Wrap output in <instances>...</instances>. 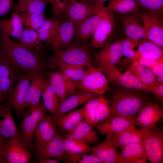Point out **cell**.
<instances>
[{
    "label": "cell",
    "mask_w": 163,
    "mask_h": 163,
    "mask_svg": "<svg viewBox=\"0 0 163 163\" xmlns=\"http://www.w3.org/2000/svg\"><path fill=\"white\" fill-rule=\"evenodd\" d=\"M163 117V108L160 104L152 101L148 102L135 118L134 124L145 131L148 130Z\"/></svg>",
    "instance_id": "obj_13"
},
{
    "label": "cell",
    "mask_w": 163,
    "mask_h": 163,
    "mask_svg": "<svg viewBox=\"0 0 163 163\" xmlns=\"http://www.w3.org/2000/svg\"><path fill=\"white\" fill-rule=\"evenodd\" d=\"M20 14L23 25L27 28L36 31L48 18L44 14L24 12Z\"/></svg>",
    "instance_id": "obj_40"
},
{
    "label": "cell",
    "mask_w": 163,
    "mask_h": 163,
    "mask_svg": "<svg viewBox=\"0 0 163 163\" xmlns=\"http://www.w3.org/2000/svg\"><path fill=\"white\" fill-rule=\"evenodd\" d=\"M151 128L145 131L137 128L133 124L126 129L113 134L112 139L117 147L126 145L142 142L147 139L151 133Z\"/></svg>",
    "instance_id": "obj_18"
},
{
    "label": "cell",
    "mask_w": 163,
    "mask_h": 163,
    "mask_svg": "<svg viewBox=\"0 0 163 163\" xmlns=\"http://www.w3.org/2000/svg\"><path fill=\"white\" fill-rule=\"evenodd\" d=\"M68 153L69 163H103L100 159L91 154Z\"/></svg>",
    "instance_id": "obj_46"
},
{
    "label": "cell",
    "mask_w": 163,
    "mask_h": 163,
    "mask_svg": "<svg viewBox=\"0 0 163 163\" xmlns=\"http://www.w3.org/2000/svg\"><path fill=\"white\" fill-rule=\"evenodd\" d=\"M22 0H18V2H20L21 1H22Z\"/></svg>",
    "instance_id": "obj_60"
},
{
    "label": "cell",
    "mask_w": 163,
    "mask_h": 163,
    "mask_svg": "<svg viewBox=\"0 0 163 163\" xmlns=\"http://www.w3.org/2000/svg\"><path fill=\"white\" fill-rule=\"evenodd\" d=\"M107 7L111 11L122 14L139 13V9L136 0H110Z\"/></svg>",
    "instance_id": "obj_38"
},
{
    "label": "cell",
    "mask_w": 163,
    "mask_h": 163,
    "mask_svg": "<svg viewBox=\"0 0 163 163\" xmlns=\"http://www.w3.org/2000/svg\"><path fill=\"white\" fill-rule=\"evenodd\" d=\"M0 52L26 73L43 72L47 67L40 53L27 49L0 32Z\"/></svg>",
    "instance_id": "obj_1"
},
{
    "label": "cell",
    "mask_w": 163,
    "mask_h": 163,
    "mask_svg": "<svg viewBox=\"0 0 163 163\" xmlns=\"http://www.w3.org/2000/svg\"><path fill=\"white\" fill-rule=\"evenodd\" d=\"M122 39H117L107 45L96 53L94 60L99 68L114 66L122 56L121 50Z\"/></svg>",
    "instance_id": "obj_15"
},
{
    "label": "cell",
    "mask_w": 163,
    "mask_h": 163,
    "mask_svg": "<svg viewBox=\"0 0 163 163\" xmlns=\"http://www.w3.org/2000/svg\"><path fill=\"white\" fill-rule=\"evenodd\" d=\"M4 97L0 94V107L2 105V101L4 100Z\"/></svg>",
    "instance_id": "obj_59"
},
{
    "label": "cell",
    "mask_w": 163,
    "mask_h": 163,
    "mask_svg": "<svg viewBox=\"0 0 163 163\" xmlns=\"http://www.w3.org/2000/svg\"><path fill=\"white\" fill-rule=\"evenodd\" d=\"M0 134L5 139L20 141L18 131L8 105L2 104L0 107Z\"/></svg>",
    "instance_id": "obj_25"
},
{
    "label": "cell",
    "mask_w": 163,
    "mask_h": 163,
    "mask_svg": "<svg viewBox=\"0 0 163 163\" xmlns=\"http://www.w3.org/2000/svg\"><path fill=\"white\" fill-rule=\"evenodd\" d=\"M41 95L45 108L50 113L54 114L59 106V103L55 89L48 79H46L44 83Z\"/></svg>",
    "instance_id": "obj_37"
},
{
    "label": "cell",
    "mask_w": 163,
    "mask_h": 163,
    "mask_svg": "<svg viewBox=\"0 0 163 163\" xmlns=\"http://www.w3.org/2000/svg\"><path fill=\"white\" fill-rule=\"evenodd\" d=\"M84 66L73 65H62L59 66L60 71L70 79L78 82L82 80L86 73Z\"/></svg>",
    "instance_id": "obj_41"
},
{
    "label": "cell",
    "mask_w": 163,
    "mask_h": 163,
    "mask_svg": "<svg viewBox=\"0 0 163 163\" xmlns=\"http://www.w3.org/2000/svg\"><path fill=\"white\" fill-rule=\"evenodd\" d=\"M5 163L2 149L0 148V163Z\"/></svg>",
    "instance_id": "obj_58"
},
{
    "label": "cell",
    "mask_w": 163,
    "mask_h": 163,
    "mask_svg": "<svg viewBox=\"0 0 163 163\" xmlns=\"http://www.w3.org/2000/svg\"><path fill=\"white\" fill-rule=\"evenodd\" d=\"M5 163H29L32 157L30 151L17 139L7 140L2 148Z\"/></svg>",
    "instance_id": "obj_14"
},
{
    "label": "cell",
    "mask_w": 163,
    "mask_h": 163,
    "mask_svg": "<svg viewBox=\"0 0 163 163\" xmlns=\"http://www.w3.org/2000/svg\"><path fill=\"white\" fill-rule=\"evenodd\" d=\"M100 68L108 80L117 86L140 91H151L152 85L143 83L128 70L122 74L114 66Z\"/></svg>",
    "instance_id": "obj_7"
},
{
    "label": "cell",
    "mask_w": 163,
    "mask_h": 163,
    "mask_svg": "<svg viewBox=\"0 0 163 163\" xmlns=\"http://www.w3.org/2000/svg\"><path fill=\"white\" fill-rule=\"evenodd\" d=\"M76 1V0H56V7L52 13V17L61 18L69 6Z\"/></svg>",
    "instance_id": "obj_47"
},
{
    "label": "cell",
    "mask_w": 163,
    "mask_h": 163,
    "mask_svg": "<svg viewBox=\"0 0 163 163\" xmlns=\"http://www.w3.org/2000/svg\"><path fill=\"white\" fill-rule=\"evenodd\" d=\"M137 42L138 51L135 59L139 56L150 59L163 58V48L146 39L137 40Z\"/></svg>",
    "instance_id": "obj_33"
},
{
    "label": "cell",
    "mask_w": 163,
    "mask_h": 163,
    "mask_svg": "<svg viewBox=\"0 0 163 163\" xmlns=\"http://www.w3.org/2000/svg\"><path fill=\"white\" fill-rule=\"evenodd\" d=\"M85 119L84 106L76 110L67 112L56 122L58 130L61 133H68L72 131L82 121Z\"/></svg>",
    "instance_id": "obj_28"
},
{
    "label": "cell",
    "mask_w": 163,
    "mask_h": 163,
    "mask_svg": "<svg viewBox=\"0 0 163 163\" xmlns=\"http://www.w3.org/2000/svg\"><path fill=\"white\" fill-rule=\"evenodd\" d=\"M7 140L4 139L0 134V148L2 149L3 145Z\"/></svg>",
    "instance_id": "obj_57"
},
{
    "label": "cell",
    "mask_w": 163,
    "mask_h": 163,
    "mask_svg": "<svg viewBox=\"0 0 163 163\" xmlns=\"http://www.w3.org/2000/svg\"><path fill=\"white\" fill-rule=\"evenodd\" d=\"M64 140L63 134L58 132L45 145L35 147L34 149L35 161L37 162L40 159L50 158L69 163L68 153L65 149Z\"/></svg>",
    "instance_id": "obj_8"
},
{
    "label": "cell",
    "mask_w": 163,
    "mask_h": 163,
    "mask_svg": "<svg viewBox=\"0 0 163 163\" xmlns=\"http://www.w3.org/2000/svg\"><path fill=\"white\" fill-rule=\"evenodd\" d=\"M47 0H22L14 6L13 12L20 14L24 12L44 14Z\"/></svg>",
    "instance_id": "obj_35"
},
{
    "label": "cell",
    "mask_w": 163,
    "mask_h": 163,
    "mask_svg": "<svg viewBox=\"0 0 163 163\" xmlns=\"http://www.w3.org/2000/svg\"><path fill=\"white\" fill-rule=\"evenodd\" d=\"M121 50L122 56L134 61L137 53V41L128 38L122 39Z\"/></svg>",
    "instance_id": "obj_44"
},
{
    "label": "cell",
    "mask_w": 163,
    "mask_h": 163,
    "mask_svg": "<svg viewBox=\"0 0 163 163\" xmlns=\"http://www.w3.org/2000/svg\"><path fill=\"white\" fill-rule=\"evenodd\" d=\"M116 31L114 15L113 11L107 8L101 22L91 38V47L95 49L103 48L113 41Z\"/></svg>",
    "instance_id": "obj_6"
},
{
    "label": "cell",
    "mask_w": 163,
    "mask_h": 163,
    "mask_svg": "<svg viewBox=\"0 0 163 163\" xmlns=\"http://www.w3.org/2000/svg\"><path fill=\"white\" fill-rule=\"evenodd\" d=\"M20 14L12 12L9 19L0 21V32L18 40L24 28Z\"/></svg>",
    "instance_id": "obj_29"
},
{
    "label": "cell",
    "mask_w": 163,
    "mask_h": 163,
    "mask_svg": "<svg viewBox=\"0 0 163 163\" xmlns=\"http://www.w3.org/2000/svg\"><path fill=\"white\" fill-rule=\"evenodd\" d=\"M76 25L66 18L61 22L56 35L48 45L53 51L66 49L71 43L76 30Z\"/></svg>",
    "instance_id": "obj_17"
},
{
    "label": "cell",
    "mask_w": 163,
    "mask_h": 163,
    "mask_svg": "<svg viewBox=\"0 0 163 163\" xmlns=\"http://www.w3.org/2000/svg\"><path fill=\"white\" fill-rule=\"evenodd\" d=\"M58 130L53 119L50 115L45 116L39 123L36 129L34 139V147L46 144L58 133Z\"/></svg>",
    "instance_id": "obj_23"
},
{
    "label": "cell",
    "mask_w": 163,
    "mask_h": 163,
    "mask_svg": "<svg viewBox=\"0 0 163 163\" xmlns=\"http://www.w3.org/2000/svg\"><path fill=\"white\" fill-rule=\"evenodd\" d=\"M145 141L126 145L119 148L121 163H135L144 154Z\"/></svg>",
    "instance_id": "obj_31"
},
{
    "label": "cell",
    "mask_w": 163,
    "mask_h": 163,
    "mask_svg": "<svg viewBox=\"0 0 163 163\" xmlns=\"http://www.w3.org/2000/svg\"><path fill=\"white\" fill-rule=\"evenodd\" d=\"M49 58L48 64L51 69L62 65H73L88 67L91 66L92 57L89 49L78 42L71 43L65 50H54Z\"/></svg>",
    "instance_id": "obj_3"
},
{
    "label": "cell",
    "mask_w": 163,
    "mask_h": 163,
    "mask_svg": "<svg viewBox=\"0 0 163 163\" xmlns=\"http://www.w3.org/2000/svg\"><path fill=\"white\" fill-rule=\"evenodd\" d=\"M98 94L81 91H75L59 104L53 119L55 122L63 115L87 102Z\"/></svg>",
    "instance_id": "obj_21"
},
{
    "label": "cell",
    "mask_w": 163,
    "mask_h": 163,
    "mask_svg": "<svg viewBox=\"0 0 163 163\" xmlns=\"http://www.w3.org/2000/svg\"><path fill=\"white\" fill-rule=\"evenodd\" d=\"M133 61L150 69L163 61V58L159 59H150L139 56L137 57Z\"/></svg>",
    "instance_id": "obj_48"
},
{
    "label": "cell",
    "mask_w": 163,
    "mask_h": 163,
    "mask_svg": "<svg viewBox=\"0 0 163 163\" xmlns=\"http://www.w3.org/2000/svg\"><path fill=\"white\" fill-rule=\"evenodd\" d=\"M13 2L14 0H0V18L11 11Z\"/></svg>",
    "instance_id": "obj_49"
},
{
    "label": "cell",
    "mask_w": 163,
    "mask_h": 163,
    "mask_svg": "<svg viewBox=\"0 0 163 163\" xmlns=\"http://www.w3.org/2000/svg\"><path fill=\"white\" fill-rule=\"evenodd\" d=\"M25 112L20 125V141L29 150L34 149V139L36 128L46 116V108L40 102L32 106Z\"/></svg>",
    "instance_id": "obj_4"
},
{
    "label": "cell",
    "mask_w": 163,
    "mask_h": 163,
    "mask_svg": "<svg viewBox=\"0 0 163 163\" xmlns=\"http://www.w3.org/2000/svg\"><path fill=\"white\" fill-rule=\"evenodd\" d=\"M77 2H82L89 4L98 5H102L104 3L110 0H76Z\"/></svg>",
    "instance_id": "obj_52"
},
{
    "label": "cell",
    "mask_w": 163,
    "mask_h": 163,
    "mask_svg": "<svg viewBox=\"0 0 163 163\" xmlns=\"http://www.w3.org/2000/svg\"><path fill=\"white\" fill-rule=\"evenodd\" d=\"M47 0L49 2V3H50L51 4L52 7V12H53L56 7V0Z\"/></svg>",
    "instance_id": "obj_56"
},
{
    "label": "cell",
    "mask_w": 163,
    "mask_h": 163,
    "mask_svg": "<svg viewBox=\"0 0 163 163\" xmlns=\"http://www.w3.org/2000/svg\"><path fill=\"white\" fill-rule=\"evenodd\" d=\"M107 8L104 6L100 12L77 24L73 39L78 40L85 42L91 38L101 22Z\"/></svg>",
    "instance_id": "obj_22"
},
{
    "label": "cell",
    "mask_w": 163,
    "mask_h": 163,
    "mask_svg": "<svg viewBox=\"0 0 163 163\" xmlns=\"http://www.w3.org/2000/svg\"><path fill=\"white\" fill-rule=\"evenodd\" d=\"M104 5L76 1L68 8L64 15L76 25L91 15L100 12Z\"/></svg>",
    "instance_id": "obj_19"
},
{
    "label": "cell",
    "mask_w": 163,
    "mask_h": 163,
    "mask_svg": "<svg viewBox=\"0 0 163 163\" xmlns=\"http://www.w3.org/2000/svg\"><path fill=\"white\" fill-rule=\"evenodd\" d=\"M163 14L142 11L139 13L145 39L163 47Z\"/></svg>",
    "instance_id": "obj_9"
},
{
    "label": "cell",
    "mask_w": 163,
    "mask_h": 163,
    "mask_svg": "<svg viewBox=\"0 0 163 163\" xmlns=\"http://www.w3.org/2000/svg\"><path fill=\"white\" fill-rule=\"evenodd\" d=\"M18 40L19 44L34 52L40 53L44 48L37 31L27 28H24Z\"/></svg>",
    "instance_id": "obj_30"
},
{
    "label": "cell",
    "mask_w": 163,
    "mask_h": 163,
    "mask_svg": "<svg viewBox=\"0 0 163 163\" xmlns=\"http://www.w3.org/2000/svg\"><path fill=\"white\" fill-rule=\"evenodd\" d=\"M110 117L109 101L103 97L101 96L95 109V125L107 119L110 118Z\"/></svg>",
    "instance_id": "obj_42"
},
{
    "label": "cell",
    "mask_w": 163,
    "mask_h": 163,
    "mask_svg": "<svg viewBox=\"0 0 163 163\" xmlns=\"http://www.w3.org/2000/svg\"><path fill=\"white\" fill-rule=\"evenodd\" d=\"M161 102L163 101V84L152 85L151 91Z\"/></svg>",
    "instance_id": "obj_50"
},
{
    "label": "cell",
    "mask_w": 163,
    "mask_h": 163,
    "mask_svg": "<svg viewBox=\"0 0 163 163\" xmlns=\"http://www.w3.org/2000/svg\"><path fill=\"white\" fill-rule=\"evenodd\" d=\"M101 96L98 95L91 98L84 105L85 120L93 127L94 124V112Z\"/></svg>",
    "instance_id": "obj_45"
},
{
    "label": "cell",
    "mask_w": 163,
    "mask_h": 163,
    "mask_svg": "<svg viewBox=\"0 0 163 163\" xmlns=\"http://www.w3.org/2000/svg\"><path fill=\"white\" fill-rule=\"evenodd\" d=\"M139 13L121 14L119 17L127 38L136 41L145 39Z\"/></svg>",
    "instance_id": "obj_26"
},
{
    "label": "cell",
    "mask_w": 163,
    "mask_h": 163,
    "mask_svg": "<svg viewBox=\"0 0 163 163\" xmlns=\"http://www.w3.org/2000/svg\"><path fill=\"white\" fill-rule=\"evenodd\" d=\"M156 78L163 73V61H162L150 69Z\"/></svg>",
    "instance_id": "obj_51"
},
{
    "label": "cell",
    "mask_w": 163,
    "mask_h": 163,
    "mask_svg": "<svg viewBox=\"0 0 163 163\" xmlns=\"http://www.w3.org/2000/svg\"><path fill=\"white\" fill-rule=\"evenodd\" d=\"M134 118L115 116L107 119L96 124L94 127L101 135H112L121 132L134 124Z\"/></svg>",
    "instance_id": "obj_24"
},
{
    "label": "cell",
    "mask_w": 163,
    "mask_h": 163,
    "mask_svg": "<svg viewBox=\"0 0 163 163\" xmlns=\"http://www.w3.org/2000/svg\"><path fill=\"white\" fill-rule=\"evenodd\" d=\"M123 88L116 90L110 97V118L122 116L135 118L148 102L149 99L138 91Z\"/></svg>",
    "instance_id": "obj_2"
},
{
    "label": "cell",
    "mask_w": 163,
    "mask_h": 163,
    "mask_svg": "<svg viewBox=\"0 0 163 163\" xmlns=\"http://www.w3.org/2000/svg\"><path fill=\"white\" fill-rule=\"evenodd\" d=\"M128 70L143 83L153 85L156 77L151 70L136 62L132 64Z\"/></svg>",
    "instance_id": "obj_39"
},
{
    "label": "cell",
    "mask_w": 163,
    "mask_h": 163,
    "mask_svg": "<svg viewBox=\"0 0 163 163\" xmlns=\"http://www.w3.org/2000/svg\"><path fill=\"white\" fill-rule=\"evenodd\" d=\"M147 160L145 157L143 155L138 159L135 163H147Z\"/></svg>",
    "instance_id": "obj_55"
},
{
    "label": "cell",
    "mask_w": 163,
    "mask_h": 163,
    "mask_svg": "<svg viewBox=\"0 0 163 163\" xmlns=\"http://www.w3.org/2000/svg\"><path fill=\"white\" fill-rule=\"evenodd\" d=\"M142 11L163 14V0H136Z\"/></svg>",
    "instance_id": "obj_43"
},
{
    "label": "cell",
    "mask_w": 163,
    "mask_h": 163,
    "mask_svg": "<svg viewBox=\"0 0 163 163\" xmlns=\"http://www.w3.org/2000/svg\"><path fill=\"white\" fill-rule=\"evenodd\" d=\"M25 74L0 52V94L4 97Z\"/></svg>",
    "instance_id": "obj_10"
},
{
    "label": "cell",
    "mask_w": 163,
    "mask_h": 163,
    "mask_svg": "<svg viewBox=\"0 0 163 163\" xmlns=\"http://www.w3.org/2000/svg\"><path fill=\"white\" fill-rule=\"evenodd\" d=\"M60 161L57 159L52 158H47L41 159L37 162L40 163H59Z\"/></svg>",
    "instance_id": "obj_53"
},
{
    "label": "cell",
    "mask_w": 163,
    "mask_h": 163,
    "mask_svg": "<svg viewBox=\"0 0 163 163\" xmlns=\"http://www.w3.org/2000/svg\"><path fill=\"white\" fill-rule=\"evenodd\" d=\"M112 134H108L105 140L91 148V152L103 163H121L120 153L112 139Z\"/></svg>",
    "instance_id": "obj_20"
},
{
    "label": "cell",
    "mask_w": 163,
    "mask_h": 163,
    "mask_svg": "<svg viewBox=\"0 0 163 163\" xmlns=\"http://www.w3.org/2000/svg\"><path fill=\"white\" fill-rule=\"evenodd\" d=\"M68 133L88 143H94L99 140L97 132L85 120L81 121L72 131Z\"/></svg>",
    "instance_id": "obj_34"
},
{
    "label": "cell",
    "mask_w": 163,
    "mask_h": 163,
    "mask_svg": "<svg viewBox=\"0 0 163 163\" xmlns=\"http://www.w3.org/2000/svg\"><path fill=\"white\" fill-rule=\"evenodd\" d=\"M43 72L34 73L26 96L25 107L29 108L40 102L43 88L46 78Z\"/></svg>",
    "instance_id": "obj_27"
},
{
    "label": "cell",
    "mask_w": 163,
    "mask_h": 163,
    "mask_svg": "<svg viewBox=\"0 0 163 163\" xmlns=\"http://www.w3.org/2000/svg\"><path fill=\"white\" fill-rule=\"evenodd\" d=\"M34 73L23 75L8 95V104L14 108L17 118L23 117L25 113L26 96Z\"/></svg>",
    "instance_id": "obj_11"
},
{
    "label": "cell",
    "mask_w": 163,
    "mask_h": 163,
    "mask_svg": "<svg viewBox=\"0 0 163 163\" xmlns=\"http://www.w3.org/2000/svg\"><path fill=\"white\" fill-rule=\"evenodd\" d=\"M163 84V73L159 75L156 78L153 85H158Z\"/></svg>",
    "instance_id": "obj_54"
},
{
    "label": "cell",
    "mask_w": 163,
    "mask_h": 163,
    "mask_svg": "<svg viewBox=\"0 0 163 163\" xmlns=\"http://www.w3.org/2000/svg\"><path fill=\"white\" fill-rule=\"evenodd\" d=\"M59 18L52 17L45 20L36 31L39 39L42 42L49 44L57 32L60 24Z\"/></svg>",
    "instance_id": "obj_32"
},
{
    "label": "cell",
    "mask_w": 163,
    "mask_h": 163,
    "mask_svg": "<svg viewBox=\"0 0 163 163\" xmlns=\"http://www.w3.org/2000/svg\"><path fill=\"white\" fill-rule=\"evenodd\" d=\"M46 75L55 89L59 104L76 88L77 82L70 79L60 70L50 72Z\"/></svg>",
    "instance_id": "obj_16"
},
{
    "label": "cell",
    "mask_w": 163,
    "mask_h": 163,
    "mask_svg": "<svg viewBox=\"0 0 163 163\" xmlns=\"http://www.w3.org/2000/svg\"><path fill=\"white\" fill-rule=\"evenodd\" d=\"M146 139L143 155L151 163L163 162V131L156 125Z\"/></svg>",
    "instance_id": "obj_12"
},
{
    "label": "cell",
    "mask_w": 163,
    "mask_h": 163,
    "mask_svg": "<svg viewBox=\"0 0 163 163\" xmlns=\"http://www.w3.org/2000/svg\"><path fill=\"white\" fill-rule=\"evenodd\" d=\"M65 149L68 153L87 154L91 152V148L86 141L75 137L69 133L63 134Z\"/></svg>",
    "instance_id": "obj_36"
},
{
    "label": "cell",
    "mask_w": 163,
    "mask_h": 163,
    "mask_svg": "<svg viewBox=\"0 0 163 163\" xmlns=\"http://www.w3.org/2000/svg\"><path fill=\"white\" fill-rule=\"evenodd\" d=\"M88 67L83 78L77 82L76 88L99 95L109 90L108 80L101 69L91 65Z\"/></svg>",
    "instance_id": "obj_5"
}]
</instances>
